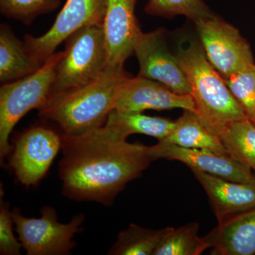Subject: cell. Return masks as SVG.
Returning a JSON list of instances; mask_svg holds the SVG:
<instances>
[{"instance_id": "cell-16", "label": "cell", "mask_w": 255, "mask_h": 255, "mask_svg": "<svg viewBox=\"0 0 255 255\" xmlns=\"http://www.w3.org/2000/svg\"><path fill=\"white\" fill-rule=\"evenodd\" d=\"M43 64L28 54L23 41L5 23L0 26V82L16 81L41 68Z\"/></svg>"}, {"instance_id": "cell-17", "label": "cell", "mask_w": 255, "mask_h": 255, "mask_svg": "<svg viewBox=\"0 0 255 255\" xmlns=\"http://www.w3.org/2000/svg\"><path fill=\"white\" fill-rule=\"evenodd\" d=\"M163 140L188 148L203 149L230 155L219 135L206 127L192 111L184 110L175 121L172 131Z\"/></svg>"}, {"instance_id": "cell-18", "label": "cell", "mask_w": 255, "mask_h": 255, "mask_svg": "<svg viewBox=\"0 0 255 255\" xmlns=\"http://www.w3.org/2000/svg\"><path fill=\"white\" fill-rule=\"evenodd\" d=\"M105 125L114 128L127 137L132 134H143L163 140L173 130L175 122L142 113H126L113 110L109 114Z\"/></svg>"}, {"instance_id": "cell-12", "label": "cell", "mask_w": 255, "mask_h": 255, "mask_svg": "<svg viewBox=\"0 0 255 255\" xmlns=\"http://www.w3.org/2000/svg\"><path fill=\"white\" fill-rule=\"evenodd\" d=\"M182 109L195 112V105L189 95H179L160 82L142 78L128 77L119 89L114 110L126 113L143 111Z\"/></svg>"}, {"instance_id": "cell-21", "label": "cell", "mask_w": 255, "mask_h": 255, "mask_svg": "<svg viewBox=\"0 0 255 255\" xmlns=\"http://www.w3.org/2000/svg\"><path fill=\"white\" fill-rule=\"evenodd\" d=\"M197 223L172 229L160 242L153 255H199L209 248L204 238L199 237Z\"/></svg>"}, {"instance_id": "cell-23", "label": "cell", "mask_w": 255, "mask_h": 255, "mask_svg": "<svg viewBox=\"0 0 255 255\" xmlns=\"http://www.w3.org/2000/svg\"><path fill=\"white\" fill-rule=\"evenodd\" d=\"M60 0H0V11L6 17L29 25L40 15L58 9Z\"/></svg>"}, {"instance_id": "cell-19", "label": "cell", "mask_w": 255, "mask_h": 255, "mask_svg": "<svg viewBox=\"0 0 255 255\" xmlns=\"http://www.w3.org/2000/svg\"><path fill=\"white\" fill-rule=\"evenodd\" d=\"M172 229H148L131 223L121 231L117 241L109 251L112 255H153L160 242Z\"/></svg>"}, {"instance_id": "cell-3", "label": "cell", "mask_w": 255, "mask_h": 255, "mask_svg": "<svg viewBox=\"0 0 255 255\" xmlns=\"http://www.w3.org/2000/svg\"><path fill=\"white\" fill-rule=\"evenodd\" d=\"M176 57L190 85L195 113L206 127L220 135L230 124L248 119L198 42L179 47Z\"/></svg>"}, {"instance_id": "cell-9", "label": "cell", "mask_w": 255, "mask_h": 255, "mask_svg": "<svg viewBox=\"0 0 255 255\" xmlns=\"http://www.w3.org/2000/svg\"><path fill=\"white\" fill-rule=\"evenodd\" d=\"M107 0H67L53 26L44 34L25 35L28 54L43 64L55 53L57 47L79 28L90 25H103Z\"/></svg>"}, {"instance_id": "cell-4", "label": "cell", "mask_w": 255, "mask_h": 255, "mask_svg": "<svg viewBox=\"0 0 255 255\" xmlns=\"http://www.w3.org/2000/svg\"><path fill=\"white\" fill-rule=\"evenodd\" d=\"M65 41L48 99L91 83L110 68L103 25L79 28Z\"/></svg>"}, {"instance_id": "cell-10", "label": "cell", "mask_w": 255, "mask_h": 255, "mask_svg": "<svg viewBox=\"0 0 255 255\" xmlns=\"http://www.w3.org/2000/svg\"><path fill=\"white\" fill-rule=\"evenodd\" d=\"M139 63L138 76L160 82L179 95H191V87L177 57L169 52L162 30L143 33L134 48Z\"/></svg>"}, {"instance_id": "cell-14", "label": "cell", "mask_w": 255, "mask_h": 255, "mask_svg": "<svg viewBox=\"0 0 255 255\" xmlns=\"http://www.w3.org/2000/svg\"><path fill=\"white\" fill-rule=\"evenodd\" d=\"M204 188L218 223L255 209V182L241 183L191 169Z\"/></svg>"}, {"instance_id": "cell-6", "label": "cell", "mask_w": 255, "mask_h": 255, "mask_svg": "<svg viewBox=\"0 0 255 255\" xmlns=\"http://www.w3.org/2000/svg\"><path fill=\"white\" fill-rule=\"evenodd\" d=\"M15 229L28 255H65L76 246L74 236L81 231L85 216H74L68 223L58 221L53 208L45 206L40 218L25 217L18 209L11 211Z\"/></svg>"}, {"instance_id": "cell-22", "label": "cell", "mask_w": 255, "mask_h": 255, "mask_svg": "<svg viewBox=\"0 0 255 255\" xmlns=\"http://www.w3.org/2000/svg\"><path fill=\"white\" fill-rule=\"evenodd\" d=\"M145 11L148 14L164 17L183 15L194 22L214 16L203 0H148Z\"/></svg>"}, {"instance_id": "cell-15", "label": "cell", "mask_w": 255, "mask_h": 255, "mask_svg": "<svg viewBox=\"0 0 255 255\" xmlns=\"http://www.w3.org/2000/svg\"><path fill=\"white\" fill-rule=\"evenodd\" d=\"M203 238L211 255L255 254V209L219 223Z\"/></svg>"}, {"instance_id": "cell-7", "label": "cell", "mask_w": 255, "mask_h": 255, "mask_svg": "<svg viewBox=\"0 0 255 255\" xmlns=\"http://www.w3.org/2000/svg\"><path fill=\"white\" fill-rule=\"evenodd\" d=\"M194 23L208 60L223 78L254 64L249 44L232 25L215 15Z\"/></svg>"}, {"instance_id": "cell-24", "label": "cell", "mask_w": 255, "mask_h": 255, "mask_svg": "<svg viewBox=\"0 0 255 255\" xmlns=\"http://www.w3.org/2000/svg\"><path fill=\"white\" fill-rule=\"evenodd\" d=\"M224 79V78H223ZM228 88L255 125V65L224 79Z\"/></svg>"}, {"instance_id": "cell-13", "label": "cell", "mask_w": 255, "mask_h": 255, "mask_svg": "<svg viewBox=\"0 0 255 255\" xmlns=\"http://www.w3.org/2000/svg\"><path fill=\"white\" fill-rule=\"evenodd\" d=\"M137 0H107L104 31L110 67H123L141 33L135 9Z\"/></svg>"}, {"instance_id": "cell-25", "label": "cell", "mask_w": 255, "mask_h": 255, "mask_svg": "<svg viewBox=\"0 0 255 255\" xmlns=\"http://www.w3.org/2000/svg\"><path fill=\"white\" fill-rule=\"evenodd\" d=\"M12 214L9 211V204L1 199L0 202V254L3 255H21L23 248L13 232Z\"/></svg>"}, {"instance_id": "cell-20", "label": "cell", "mask_w": 255, "mask_h": 255, "mask_svg": "<svg viewBox=\"0 0 255 255\" xmlns=\"http://www.w3.org/2000/svg\"><path fill=\"white\" fill-rule=\"evenodd\" d=\"M228 154L255 171V125L248 119L225 128L219 135Z\"/></svg>"}, {"instance_id": "cell-1", "label": "cell", "mask_w": 255, "mask_h": 255, "mask_svg": "<svg viewBox=\"0 0 255 255\" xmlns=\"http://www.w3.org/2000/svg\"><path fill=\"white\" fill-rule=\"evenodd\" d=\"M127 138L106 125L81 135L62 133L58 170L64 196L112 205L128 183L152 162L147 146L130 143Z\"/></svg>"}, {"instance_id": "cell-2", "label": "cell", "mask_w": 255, "mask_h": 255, "mask_svg": "<svg viewBox=\"0 0 255 255\" xmlns=\"http://www.w3.org/2000/svg\"><path fill=\"white\" fill-rule=\"evenodd\" d=\"M130 76L123 67H110L95 81L48 99L38 110L42 119L54 122L62 133L78 135L103 127L114 110L119 89Z\"/></svg>"}, {"instance_id": "cell-11", "label": "cell", "mask_w": 255, "mask_h": 255, "mask_svg": "<svg viewBox=\"0 0 255 255\" xmlns=\"http://www.w3.org/2000/svg\"><path fill=\"white\" fill-rule=\"evenodd\" d=\"M146 150L152 162L158 159L177 160L190 169H198L227 180L255 182L253 169L231 155L203 149L188 148L165 140H158L155 145L147 146Z\"/></svg>"}, {"instance_id": "cell-5", "label": "cell", "mask_w": 255, "mask_h": 255, "mask_svg": "<svg viewBox=\"0 0 255 255\" xmlns=\"http://www.w3.org/2000/svg\"><path fill=\"white\" fill-rule=\"evenodd\" d=\"M63 51L54 53L35 73L0 87V161L4 162L12 149L9 136L23 117L46 104Z\"/></svg>"}, {"instance_id": "cell-8", "label": "cell", "mask_w": 255, "mask_h": 255, "mask_svg": "<svg viewBox=\"0 0 255 255\" xmlns=\"http://www.w3.org/2000/svg\"><path fill=\"white\" fill-rule=\"evenodd\" d=\"M61 132L45 126H33L21 132L11 149L9 166L18 182L36 185L46 175L61 150Z\"/></svg>"}]
</instances>
